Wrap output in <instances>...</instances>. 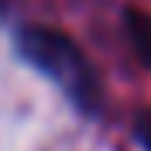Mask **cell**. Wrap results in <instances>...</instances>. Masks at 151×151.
Masks as SVG:
<instances>
[{"mask_svg":"<svg viewBox=\"0 0 151 151\" xmlns=\"http://www.w3.org/2000/svg\"><path fill=\"white\" fill-rule=\"evenodd\" d=\"M17 45H21V55L28 58L35 69H41L52 83H58L65 93L86 100L96 89V79H93V69H89L86 55L79 52V45H76L72 38H65L62 31L31 24V28L21 31Z\"/></svg>","mask_w":151,"mask_h":151,"instance_id":"cell-1","label":"cell"},{"mask_svg":"<svg viewBox=\"0 0 151 151\" xmlns=\"http://www.w3.org/2000/svg\"><path fill=\"white\" fill-rule=\"evenodd\" d=\"M131 24L137 31V41H141V55L151 58V21L141 17V14H131Z\"/></svg>","mask_w":151,"mask_h":151,"instance_id":"cell-2","label":"cell"},{"mask_svg":"<svg viewBox=\"0 0 151 151\" xmlns=\"http://www.w3.org/2000/svg\"><path fill=\"white\" fill-rule=\"evenodd\" d=\"M137 137H141L144 151H151V106L141 110V117H137Z\"/></svg>","mask_w":151,"mask_h":151,"instance_id":"cell-3","label":"cell"}]
</instances>
